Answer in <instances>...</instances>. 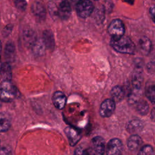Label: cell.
I'll return each mask as SVG.
<instances>
[{
	"instance_id": "cell-11",
	"label": "cell",
	"mask_w": 155,
	"mask_h": 155,
	"mask_svg": "<svg viewBox=\"0 0 155 155\" xmlns=\"http://www.w3.org/2000/svg\"><path fill=\"white\" fill-rule=\"evenodd\" d=\"M142 138L137 134H133L129 137L127 140V147L131 151L137 150L142 144Z\"/></svg>"
},
{
	"instance_id": "cell-23",
	"label": "cell",
	"mask_w": 155,
	"mask_h": 155,
	"mask_svg": "<svg viewBox=\"0 0 155 155\" xmlns=\"http://www.w3.org/2000/svg\"><path fill=\"white\" fill-rule=\"evenodd\" d=\"M14 51H15V47H14L13 43H12V42L7 43L6 45V47H5V56L8 58H11L12 55H13Z\"/></svg>"
},
{
	"instance_id": "cell-17",
	"label": "cell",
	"mask_w": 155,
	"mask_h": 155,
	"mask_svg": "<svg viewBox=\"0 0 155 155\" xmlns=\"http://www.w3.org/2000/svg\"><path fill=\"white\" fill-rule=\"evenodd\" d=\"M45 46L49 49H53L54 47V40L52 32L50 30H45L43 32V40Z\"/></svg>"
},
{
	"instance_id": "cell-30",
	"label": "cell",
	"mask_w": 155,
	"mask_h": 155,
	"mask_svg": "<svg viewBox=\"0 0 155 155\" xmlns=\"http://www.w3.org/2000/svg\"><path fill=\"white\" fill-rule=\"evenodd\" d=\"M1 101L0 100V107H1Z\"/></svg>"
},
{
	"instance_id": "cell-22",
	"label": "cell",
	"mask_w": 155,
	"mask_h": 155,
	"mask_svg": "<svg viewBox=\"0 0 155 155\" xmlns=\"http://www.w3.org/2000/svg\"><path fill=\"white\" fill-rule=\"evenodd\" d=\"M137 155H154V150L151 145H145L139 150Z\"/></svg>"
},
{
	"instance_id": "cell-7",
	"label": "cell",
	"mask_w": 155,
	"mask_h": 155,
	"mask_svg": "<svg viewBox=\"0 0 155 155\" xmlns=\"http://www.w3.org/2000/svg\"><path fill=\"white\" fill-rule=\"evenodd\" d=\"M123 149L122 141L117 138H113L109 140L107 146V155L120 154Z\"/></svg>"
},
{
	"instance_id": "cell-31",
	"label": "cell",
	"mask_w": 155,
	"mask_h": 155,
	"mask_svg": "<svg viewBox=\"0 0 155 155\" xmlns=\"http://www.w3.org/2000/svg\"><path fill=\"white\" fill-rule=\"evenodd\" d=\"M117 155H122V154H117Z\"/></svg>"
},
{
	"instance_id": "cell-9",
	"label": "cell",
	"mask_w": 155,
	"mask_h": 155,
	"mask_svg": "<svg viewBox=\"0 0 155 155\" xmlns=\"http://www.w3.org/2000/svg\"><path fill=\"white\" fill-rule=\"evenodd\" d=\"M57 12L58 16L61 19L66 20L68 19L71 12V6L69 2L67 1H63L61 2L59 5Z\"/></svg>"
},
{
	"instance_id": "cell-27",
	"label": "cell",
	"mask_w": 155,
	"mask_h": 155,
	"mask_svg": "<svg viewBox=\"0 0 155 155\" xmlns=\"http://www.w3.org/2000/svg\"><path fill=\"white\" fill-rule=\"evenodd\" d=\"M149 12L150 13V15L152 18V19H153V22L155 23V5H152L150 8Z\"/></svg>"
},
{
	"instance_id": "cell-2",
	"label": "cell",
	"mask_w": 155,
	"mask_h": 155,
	"mask_svg": "<svg viewBox=\"0 0 155 155\" xmlns=\"http://www.w3.org/2000/svg\"><path fill=\"white\" fill-rule=\"evenodd\" d=\"M18 95V90L10 80H4L0 84V100L9 102Z\"/></svg>"
},
{
	"instance_id": "cell-24",
	"label": "cell",
	"mask_w": 155,
	"mask_h": 155,
	"mask_svg": "<svg viewBox=\"0 0 155 155\" xmlns=\"http://www.w3.org/2000/svg\"><path fill=\"white\" fill-rule=\"evenodd\" d=\"M73 155H88V154L86 149H84L82 147L79 146L75 149Z\"/></svg>"
},
{
	"instance_id": "cell-1",
	"label": "cell",
	"mask_w": 155,
	"mask_h": 155,
	"mask_svg": "<svg viewBox=\"0 0 155 155\" xmlns=\"http://www.w3.org/2000/svg\"><path fill=\"white\" fill-rule=\"evenodd\" d=\"M110 45L117 52L124 54H133L136 50V46L130 38L122 36L118 39H111Z\"/></svg>"
},
{
	"instance_id": "cell-6",
	"label": "cell",
	"mask_w": 155,
	"mask_h": 155,
	"mask_svg": "<svg viewBox=\"0 0 155 155\" xmlns=\"http://www.w3.org/2000/svg\"><path fill=\"white\" fill-rule=\"evenodd\" d=\"M115 102L111 99H106L101 104L99 114L103 117H109L114 113Z\"/></svg>"
},
{
	"instance_id": "cell-15",
	"label": "cell",
	"mask_w": 155,
	"mask_h": 155,
	"mask_svg": "<svg viewBox=\"0 0 155 155\" xmlns=\"http://www.w3.org/2000/svg\"><path fill=\"white\" fill-rule=\"evenodd\" d=\"M143 128L142 122L138 119H134L128 122L127 125V130L130 133L139 132Z\"/></svg>"
},
{
	"instance_id": "cell-26",
	"label": "cell",
	"mask_w": 155,
	"mask_h": 155,
	"mask_svg": "<svg viewBox=\"0 0 155 155\" xmlns=\"http://www.w3.org/2000/svg\"><path fill=\"white\" fill-rule=\"evenodd\" d=\"M15 4L16 7L21 10H25L27 6L25 1H15Z\"/></svg>"
},
{
	"instance_id": "cell-25",
	"label": "cell",
	"mask_w": 155,
	"mask_h": 155,
	"mask_svg": "<svg viewBox=\"0 0 155 155\" xmlns=\"http://www.w3.org/2000/svg\"><path fill=\"white\" fill-rule=\"evenodd\" d=\"M0 155H12V150L10 148L7 147H2L0 148Z\"/></svg>"
},
{
	"instance_id": "cell-19",
	"label": "cell",
	"mask_w": 155,
	"mask_h": 155,
	"mask_svg": "<svg viewBox=\"0 0 155 155\" xmlns=\"http://www.w3.org/2000/svg\"><path fill=\"white\" fill-rule=\"evenodd\" d=\"M0 73H1L2 76L5 78L4 80H10L12 73L10 64L7 62H4V64H1Z\"/></svg>"
},
{
	"instance_id": "cell-14",
	"label": "cell",
	"mask_w": 155,
	"mask_h": 155,
	"mask_svg": "<svg viewBox=\"0 0 155 155\" xmlns=\"http://www.w3.org/2000/svg\"><path fill=\"white\" fill-rule=\"evenodd\" d=\"M110 95L111 99L114 102H120L124 97V91L120 86L116 85L112 88L110 92Z\"/></svg>"
},
{
	"instance_id": "cell-16",
	"label": "cell",
	"mask_w": 155,
	"mask_h": 155,
	"mask_svg": "<svg viewBox=\"0 0 155 155\" xmlns=\"http://www.w3.org/2000/svg\"><path fill=\"white\" fill-rule=\"evenodd\" d=\"M33 13L39 19H43L45 16V10L43 5L38 2L33 4L31 6Z\"/></svg>"
},
{
	"instance_id": "cell-20",
	"label": "cell",
	"mask_w": 155,
	"mask_h": 155,
	"mask_svg": "<svg viewBox=\"0 0 155 155\" xmlns=\"http://www.w3.org/2000/svg\"><path fill=\"white\" fill-rule=\"evenodd\" d=\"M145 95L149 101L155 104V84L150 85L147 88Z\"/></svg>"
},
{
	"instance_id": "cell-5",
	"label": "cell",
	"mask_w": 155,
	"mask_h": 155,
	"mask_svg": "<svg viewBox=\"0 0 155 155\" xmlns=\"http://www.w3.org/2000/svg\"><path fill=\"white\" fill-rule=\"evenodd\" d=\"M108 31L111 39H118L123 36L125 33L124 23L119 19L113 20L108 27Z\"/></svg>"
},
{
	"instance_id": "cell-10",
	"label": "cell",
	"mask_w": 155,
	"mask_h": 155,
	"mask_svg": "<svg viewBox=\"0 0 155 155\" xmlns=\"http://www.w3.org/2000/svg\"><path fill=\"white\" fill-rule=\"evenodd\" d=\"M52 101L54 105V107L59 109L62 110L64 108L66 102H67V97L65 94L61 91H57L54 93L53 97H52Z\"/></svg>"
},
{
	"instance_id": "cell-8",
	"label": "cell",
	"mask_w": 155,
	"mask_h": 155,
	"mask_svg": "<svg viewBox=\"0 0 155 155\" xmlns=\"http://www.w3.org/2000/svg\"><path fill=\"white\" fill-rule=\"evenodd\" d=\"M64 132L68 138L69 143L71 147L74 146L81 138V131L73 127L68 126L65 127Z\"/></svg>"
},
{
	"instance_id": "cell-28",
	"label": "cell",
	"mask_w": 155,
	"mask_h": 155,
	"mask_svg": "<svg viewBox=\"0 0 155 155\" xmlns=\"http://www.w3.org/2000/svg\"><path fill=\"white\" fill-rule=\"evenodd\" d=\"M151 117L153 120H155V107L153 108L151 113Z\"/></svg>"
},
{
	"instance_id": "cell-18",
	"label": "cell",
	"mask_w": 155,
	"mask_h": 155,
	"mask_svg": "<svg viewBox=\"0 0 155 155\" xmlns=\"http://www.w3.org/2000/svg\"><path fill=\"white\" fill-rule=\"evenodd\" d=\"M136 110L141 115H145L148 111L149 106L148 103L144 100H139L136 103Z\"/></svg>"
},
{
	"instance_id": "cell-21",
	"label": "cell",
	"mask_w": 155,
	"mask_h": 155,
	"mask_svg": "<svg viewBox=\"0 0 155 155\" xmlns=\"http://www.w3.org/2000/svg\"><path fill=\"white\" fill-rule=\"evenodd\" d=\"M24 40L29 45L33 46L36 41V35L33 31H27V32L24 34Z\"/></svg>"
},
{
	"instance_id": "cell-4",
	"label": "cell",
	"mask_w": 155,
	"mask_h": 155,
	"mask_svg": "<svg viewBox=\"0 0 155 155\" xmlns=\"http://www.w3.org/2000/svg\"><path fill=\"white\" fill-rule=\"evenodd\" d=\"M94 10V5L91 1L88 0L79 1L76 4V13L81 18H87L90 16Z\"/></svg>"
},
{
	"instance_id": "cell-29",
	"label": "cell",
	"mask_w": 155,
	"mask_h": 155,
	"mask_svg": "<svg viewBox=\"0 0 155 155\" xmlns=\"http://www.w3.org/2000/svg\"><path fill=\"white\" fill-rule=\"evenodd\" d=\"M1 52H2V44H1V41H0V61H1ZM0 63H1V62H0ZM1 64H0V69H1Z\"/></svg>"
},
{
	"instance_id": "cell-13",
	"label": "cell",
	"mask_w": 155,
	"mask_h": 155,
	"mask_svg": "<svg viewBox=\"0 0 155 155\" xmlns=\"http://www.w3.org/2000/svg\"><path fill=\"white\" fill-rule=\"evenodd\" d=\"M139 47L142 54H148L151 48V42L148 38L143 36L139 41Z\"/></svg>"
},
{
	"instance_id": "cell-12",
	"label": "cell",
	"mask_w": 155,
	"mask_h": 155,
	"mask_svg": "<svg viewBox=\"0 0 155 155\" xmlns=\"http://www.w3.org/2000/svg\"><path fill=\"white\" fill-rule=\"evenodd\" d=\"M11 125V117L5 112L0 113V131L5 132L8 130Z\"/></svg>"
},
{
	"instance_id": "cell-3",
	"label": "cell",
	"mask_w": 155,
	"mask_h": 155,
	"mask_svg": "<svg viewBox=\"0 0 155 155\" xmlns=\"http://www.w3.org/2000/svg\"><path fill=\"white\" fill-rule=\"evenodd\" d=\"M88 155H104L105 151V140L101 136L94 137L90 147L86 149Z\"/></svg>"
}]
</instances>
